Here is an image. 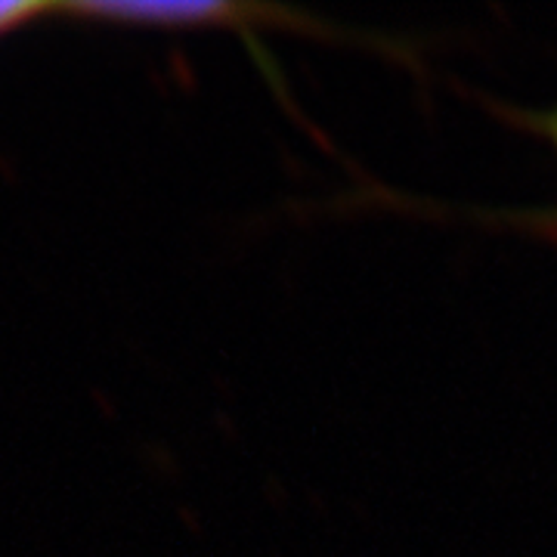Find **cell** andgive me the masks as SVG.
<instances>
[{
	"instance_id": "cell-1",
	"label": "cell",
	"mask_w": 557,
	"mask_h": 557,
	"mask_svg": "<svg viewBox=\"0 0 557 557\" xmlns=\"http://www.w3.org/2000/svg\"><path fill=\"white\" fill-rule=\"evenodd\" d=\"M57 16H75L106 25H152V28H201V25H245L251 16L233 3H57Z\"/></svg>"
},
{
	"instance_id": "cell-2",
	"label": "cell",
	"mask_w": 557,
	"mask_h": 557,
	"mask_svg": "<svg viewBox=\"0 0 557 557\" xmlns=\"http://www.w3.org/2000/svg\"><path fill=\"white\" fill-rule=\"evenodd\" d=\"M57 13V3H44V0H0V38L16 32L28 22L40 20Z\"/></svg>"
},
{
	"instance_id": "cell-3",
	"label": "cell",
	"mask_w": 557,
	"mask_h": 557,
	"mask_svg": "<svg viewBox=\"0 0 557 557\" xmlns=\"http://www.w3.org/2000/svg\"><path fill=\"white\" fill-rule=\"evenodd\" d=\"M539 127H542V134L552 139V146H555L557 152V112H548V115H542L539 119Z\"/></svg>"
}]
</instances>
